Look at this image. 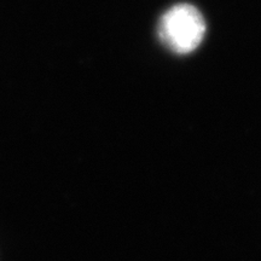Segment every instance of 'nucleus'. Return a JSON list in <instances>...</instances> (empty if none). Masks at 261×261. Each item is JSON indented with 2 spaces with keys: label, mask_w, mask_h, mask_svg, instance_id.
Wrapping results in <instances>:
<instances>
[{
  "label": "nucleus",
  "mask_w": 261,
  "mask_h": 261,
  "mask_svg": "<svg viewBox=\"0 0 261 261\" xmlns=\"http://www.w3.org/2000/svg\"><path fill=\"white\" fill-rule=\"evenodd\" d=\"M205 23L203 16L195 6L179 4L162 16L159 37L169 50L187 55L196 50L203 40Z\"/></svg>",
  "instance_id": "1"
}]
</instances>
